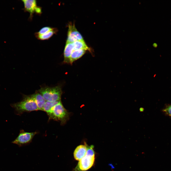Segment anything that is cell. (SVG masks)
<instances>
[{
    "mask_svg": "<svg viewBox=\"0 0 171 171\" xmlns=\"http://www.w3.org/2000/svg\"><path fill=\"white\" fill-rule=\"evenodd\" d=\"M10 105L19 115L25 112L39 110L35 101L31 95L24 96L21 101Z\"/></svg>",
    "mask_w": 171,
    "mask_h": 171,
    "instance_id": "cell-1",
    "label": "cell"
},
{
    "mask_svg": "<svg viewBox=\"0 0 171 171\" xmlns=\"http://www.w3.org/2000/svg\"><path fill=\"white\" fill-rule=\"evenodd\" d=\"M48 115V120L53 119L60 121L62 125L65 124L69 118V113L63 106L61 101L52 108Z\"/></svg>",
    "mask_w": 171,
    "mask_h": 171,
    "instance_id": "cell-2",
    "label": "cell"
},
{
    "mask_svg": "<svg viewBox=\"0 0 171 171\" xmlns=\"http://www.w3.org/2000/svg\"><path fill=\"white\" fill-rule=\"evenodd\" d=\"M87 151L86 155L80 160L74 171H85L90 168L93 165L95 160V153L93 146H88L86 144Z\"/></svg>",
    "mask_w": 171,
    "mask_h": 171,
    "instance_id": "cell-3",
    "label": "cell"
},
{
    "mask_svg": "<svg viewBox=\"0 0 171 171\" xmlns=\"http://www.w3.org/2000/svg\"><path fill=\"white\" fill-rule=\"evenodd\" d=\"M39 92L46 101L54 102L61 100L62 91L59 86L41 88Z\"/></svg>",
    "mask_w": 171,
    "mask_h": 171,
    "instance_id": "cell-4",
    "label": "cell"
},
{
    "mask_svg": "<svg viewBox=\"0 0 171 171\" xmlns=\"http://www.w3.org/2000/svg\"><path fill=\"white\" fill-rule=\"evenodd\" d=\"M38 133L37 131L28 132L21 130L17 137L12 142L19 147L28 144L32 142L34 136Z\"/></svg>",
    "mask_w": 171,
    "mask_h": 171,
    "instance_id": "cell-5",
    "label": "cell"
},
{
    "mask_svg": "<svg viewBox=\"0 0 171 171\" xmlns=\"http://www.w3.org/2000/svg\"><path fill=\"white\" fill-rule=\"evenodd\" d=\"M68 27L66 43H72L77 41L83 40L82 36L77 30L74 24L69 23Z\"/></svg>",
    "mask_w": 171,
    "mask_h": 171,
    "instance_id": "cell-6",
    "label": "cell"
},
{
    "mask_svg": "<svg viewBox=\"0 0 171 171\" xmlns=\"http://www.w3.org/2000/svg\"><path fill=\"white\" fill-rule=\"evenodd\" d=\"M25 11L30 14V18H32L34 13L40 14L42 13V9L40 7L37 6L36 1L35 0H23Z\"/></svg>",
    "mask_w": 171,
    "mask_h": 171,
    "instance_id": "cell-7",
    "label": "cell"
},
{
    "mask_svg": "<svg viewBox=\"0 0 171 171\" xmlns=\"http://www.w3.org/2000/svg\"><path fill=\"white\" fill-rule=\"evenodd\" d=\"M87 147L85 143V145H81L78 146L74 152V156L76 160L79 161L86 155Z\"/></svg>",
    "mask_w": 171,
    "mask_h": 171,
    "instance_id": "cell-8",
    "label": "cell"
},
{
    "mask_svg": "<svg viewBox=\"0 0 171 171\" xmlns=\"http://www.w3.org/2000/svg\"><path fill=\"white\" fill-rule=\"evenodd\" d=\"M74 50L72 43H66L64 51L65 62L70 63V57Z\"/></svg>",
    "mask_w": 171,
    "mask_h": 171,
    "instance_id": "cell-9",
    "label": "cell"
},
{
    "mask_svg": "<svg viewBox=\"0 0 171 171\" xmlns=\"http://www.w3.org/2000/svg\"><path fill=\"white\" fill-rule=\"evenodd\" d=\"M35 101L39 110L43 111V108L46 101L42 95L38 93L31 95Z\"/></svg>",
    "mask_w": 171,
    "mask_h": 171,
    "instance_id": "cell-10",
    "label": "cell"
},
{
    "mask_svg": "<svg viewBox=\"0 0 171 171\" xmlns=\"http://www.w3.org/2000/svg\"><path fill=\"white\" fill-rule=\"evenodd\" d=\"M86 50L82 49L74 50L70 58V63L72 64L75 61L79 59L85 53Z\"/></svg>",
    "mask_w": 171,
    "mask_h": 171,
    "instance_id": "cell-11",
    "label": "cell"
},
{
    "mask_svg": "<svg viewBox=\"0 0 171 171\" xmlns=\"http://www.w3.org/2000/svg\"><path fill=\"white\" fill-rule=\"evenodd\" d=\"M74 50L82 49L90 51V48L87 46L84 40L76 41L72 43Z\"/></svg>",
    "mask_w": 171,
    "mask_h": 171,
    "instance_id": "cell-12",
    "label": "cell"
},
{
    "mask_svg": "<svg viewBox=\"0 0 171 171\" xmlns=\"http://www.w3.org/2000/svg\"><path fill=\"white\" fill-rule=\"evenodd\" d=\"M57 30L54 28L52 30L47 32L45 33L39 35H35L36 38L38 39L41 40H48L51 38L57 32Z\"/></svg>",
    "mask_w": 171,
    "mask_h": 171,
    "instance_id": "cell-13",
    "label": "cell"
},
{
    "mask_svg": "<svg viewBox=\"0 0 171 171\" xmlns=\"http://www.w3.org/2000/svg\"><path fill=\"white\" fill-rule=\"evenodd\" d=\"M60 101L54 102L46 101L43 107V111L48 114L52 108Z\"/></svg>",
    "mask_w": 171,
    "mask_h": 171,
    "instance_id": "cell-14",
    "label": "cell"
},
{
    "mask_svg": "<svg viewBox=\"0 0 171 171\" xmlns=\"http://www.w3.org/2000/svg\"><path fill=\"white\" fill-rule=\"evenodd\" d=\"M54 28L50 27H45L41 28L38 32H36L35 35H39L45 33L53 30Z\"/></svg>",
    "mask_w": 171,
    "mask_h": 171,
    "instance_id": "cell-15",
    "label": "cell"
},
{
    "mask_svg": "<svg viewBox=\"0 0 171 171\" xmlns=\"http://www.w3.org/2000/svg\"><path fill=\"white\" fill-rule=\"evenodd\" d=\"M163 111L166 114L171 116V105L164 109Z\"/></svg>",
    "mask_w": 171,
    "mask_h": 171,
    "instance_id": "cell-16",
    "label": "cell"
},
{
    "mask_svg": "<svg viewBox=\"0 0 171 171\" xmlns=\"http://www.w3.org/2000/svg\"><path fill=\"white\" fill-rule=\"evenodd\" d=\"M153 46L154 47H156L157 46V44L156 43H154L153 44Z\"/></svg>",
    "mask_w": 171,
    "mask_h": 171,
    "instance_id": "cell-17",
    "label": "cell"
}]
</instances>
